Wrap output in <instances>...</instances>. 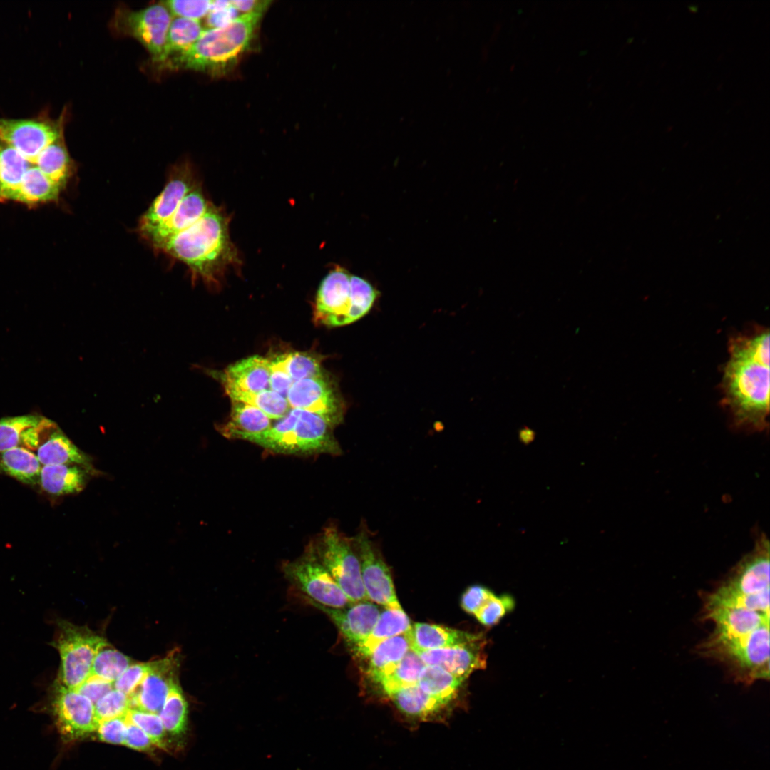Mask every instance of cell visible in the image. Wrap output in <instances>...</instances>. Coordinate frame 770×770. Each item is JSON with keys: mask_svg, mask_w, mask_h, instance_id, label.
<instances>
[{"mask_svg": "<svg viewBox=\"0 0 770 770\" xmlns=\"http://www.w3.org/2000/svg\"><path fill=\"white\" fill-rule=\"evenodd\" d=\"M721 383L722 406L732 425L748 432L768 428L769 330L756 327L730 338Z\"/></svg>", "mask_w": 770, "mask_h": 770, "instance_id": "cell-1", "label": "cell"}, {"mask_svg": "<svg viewBox=\"0 0 770 770\" xmlns=\"http://www.w3.org/2000/svg\"><path fill=\"white\" fill-rule=\"evenodd\" d=\"M158 251L183 262L193 284L200 280L211 289L220 286L228 269L240 263L230 239L228 217L212 203L200 219Z\"/></svg>", "mask_w": 770, "mask_h": 770, "instance_id": "cell-2", "label": "cell"}, {"mask_svg": "<svg viewBox=\"0 0 770 770\" xmlns=\"http://www.w3.org/2000/svg\"><path fill=\"white\" fill-rule=\"evenodd\" d=\"M262 16V13L241 14L223 27L206 29L189 50L159 65L170 70L222 71L249 48Z\"/></svg>", "mask_w": 770, "mask_h": 770, "instance_id": "cell-3", "label": "cell"}, {"mask_svg": "<svg viewBox=\"0 0 770 770\" xmlns=\"http://www.w3.org/2000/svg\"><path fill=\"white\" fill-rule=\"evenodd\" d=\"M332 428L317 414L290 409L269 429L244 440L277 453L337 455L342 450L332 434Z\"/></svg>", "mask_w": 770, "mask_h": 770, "instance_id": "cell-4", "label": "cell"}, {"mask_svg": "<svg viewBox=\"0 0 770 770\" xmlns=\"http://www.w3.org/2000/svg\"><path fill=\"white\" fill-rule=\"evenodd\" d=\"M378 295L379 292L367 280L337 266L320 283L314 322L331 327L351 324L369 312Z\"/></svg>", "mask_w": 770, "mask_h": 770, "instance_id": "cell-5", "label": "cell"}, {"mask_svg": "<svg viewBox=\"0 0 770 770\" xmlns=\"http://www.w3.org/2000/svg\"><path fill=\"white\" fill-rule=\"evenodd\" d=\"M707 657L724 663L734 678L750 684L769 679V622L749 634L722 638L709 636L698 648Z\"/></svg>", "mask_w": 770, "mask_h": 770, "instance_id": "cell-6", "label": "cell"}, {"mask_svg": "<svg viewBox=\"0 0 770 770\" xmlns=\"http://www.w3.org/2000/svg\"><path fill=\"white\" fill-rule=\"evenodd\" d=\"M56 627V636L51 642L60 656L56 681L66 687L76 689L90 676L98 651L108 643L103 637L86 626L61 620L57 621Z\"/></svg>", "mask_w": 770, "mask_h": 770, "instance_id": "cell-7", "label": "cell"}, {"mask_svg": "<svg viewBox=\"0 0 770 770\" xmlns=\"http://www.w3.org/2000/svg\"><path fill=\"white\" fill-rule=\"evenodd\" d=\"M311 549L351 604L369 600L352 540L344 536L336 527L329 526L317 545Z\"/></svg>", "mask_w": 770, "mask_h": 770, "instance_id": "cell-8", "label": "cell"}, {"mask_svg": "<svg viewBox=\"0 0 770 770\" xmlns=\"http://www.w3.org/2000/svg\"><path fill=\"white\" fill-rule=\"evenodd\" d=\"M172 16L163 2L138 11L120 6L115 9L111 24L118 34L137 39L148 51L153 61L160 64L165 59Z\"/></svg>", "mask_w": 770, "mask_h": 770, "instance_id": "cell-9", "label": "cell"}, {"mask_svg": "<svg viewBox=\"0 0 770 770\" xmlns=\"http://www.w3.org/2000/svg\"><path fill=\"white\" fill-rule=\"evenodd\" d=\"M66 109L57 119L44 111L29 118H0V138L32 165L40 153L63 133Z\"/></svg>", "mask_w": 770, "mask_h": 770, "instance_id": "cell-10", "label": "cell"}, {"mask_svg": "<svg viewBox=\"0 0 770 770\" xmlns=\"http://www.w3.org/2000/svg\"><path fill=\"white\" fill-rule=\"evenodd\" d=\"M284 575L307 599L332 608H344L351 603L310 549L302 558L286 563Z\"/></svg>", "mask_w": 770, "mask_h": 770, "instance_id": "cell-11", "label": "cell"}, {"mask_svg": "<svg viewBox=\"0 0 770 770\" xmlns=\"http://www.w3.org/2000/svg\"><path fill=\"white\" fill-rule=\"evenodd\" d=\"M352 543L360 562L362 582L368 600L385 608L402 609L390 571L366 525L362 526Z\"/></svg>", "mask_w": 770, "mask_h": 770, "instance_id": "cell-12", "label": "cell"}, {"mask_svg": "<svg viewBox=\"0 0 770 770\" xmlns=\"http://www.w3.org/2000/svg\"><path fill=\"white\" fill-rule=\"evenodd\" d=\"M51 708L57 729L66 741H75L96 732L98 721L94 704L84 695L55 680Z\"/></svg>", "mask_w": 770, "mask_h": 770, "instance_id": "cell-13", "label": "cell"}, {"mask_svg": "<svg viewBox=\"0 0 770 770\" xmlns=\"http://www.w3.org/2000/svg\"><path fill=\"white\" fill-rule=\"evenodd\" d=\"M286 399L291 409L317 414L332 427L342 420L344 411L342 399L324 374L294 382Z\"/></svg>", "mask_w": 770, "mask_h": 770, "instance_id": "cell-14", "label": "cell"}, {"mask_svg": "<svg viewBox=\"0 0 770 770\" xmlns=\"http://www.w3.org/2000/svg\"><path fill=\"white\" fill-rule=\"evenodd\" d=\"M198 185L189 163L181 162L173 165L164 188L140 217L138 225L139 234L143 235L168 220L186 195Z\"/></svg>", "mask_w": 770, "mask_h": 770, "instance_id": "cell-15", "label": "cell"}, {"mask_svg": "<svg viewBox=\"0 0 770 770\" xmlns=\"http://www.w3.org/2000/svg\"><path fill=\"white\" fill-rule=\"evenodd\" d=\"M770 546L763 532L757 534L754 547L733 568L721 585L744 594H756L769 588Z\"/></svg>", "mask_w": 770, "mask_h": 770, "instance_id": "cell-16", "label": "cell"}, {"mask_svg": "<svg viewBox=\"0 0 770 770\" xmlns=\"http://www.w3.org/2000/svg\"><path fill=\"white\" fill-rule=\"evenodd\" d=\"M179 659L177 651L150 662V667L143 682L129 697L131 708L159 714L171 685L178 679Z\"/></svg>", "mask_w": 770, "mask_h": 770, "instance_id": "cell-17", "label": "cell"}, {"mask_svg": "<svg viewBox=\"0 0 770 770\" xmlns=\"http://www.w3.org/2000/svg\"><path fill=\"white\" fill-rule=\"evenodd\" d=\"M308 601L331 619L351 648L367 638L380 614L379 607L369 600L351 604L341 609L327 607L312 600Z\"/></svg>", "mask_w": 770, "mask_h": 770, "instance_id": "cell-18", "label": "cell"}, {"mask_svg": "<svg viewBox=\"0 0 770 770\" xmlns=\"http://www.w3.org/2000/svg\"><path fill=\"white\" fill-rule=\"evenodd\" d=\"M486 639L467 645L416 652L426 665L437 666L466 680L476 670L486 668Z\"/></svg>", "mask_w": 770, "mask_h": 770, "instance_id": "cell-19", "label": "cell"}, {"mask_svg": "<svg viewBox=\"0 0 770 770\" xmlns=\"http://www.w3.org/2000/svg\"><path fill=\"white\" fill-rule=\"evenodd\" d=\"M210 205L199 184L186 195L168 220L141 236L155 251H158L170 238L200 219Z\"/></svg>", "mask_w": 770, "mask_h": 770, "instance_id": "cell-20", "label": "cell"}, {"mask_svg": "<svg viewBox=\"0 0 770 770\" xmlns=\"http://www.w3.org/2000/svg\"><path fill=\"white\" fill-rule=\"evenodd\" d=\"M57 425L41 416L27 414L0 419V451L15 447L36 450Z\"/></svg>", "mask_w": 770, "mask_h": 770, "instance_id": "cell-21", "label": "cell"}, {"mask_svg": "<svg viewBox=\"0 0 770 770\" xmlns=\"http://www.w3.org/2000/svg\"><path fill=\"white\" fill-rule=\"evenodd\" d=\"M704 617L715 625L711 636L732 638L751 633L769 622V614L741 608L716 607L704 609Z\"/></svg>", "mask_w": 770, "mask_h": 770, "instance_id": "cell-22", "label": "cell"}, {"mask_svg": "<svg viewBox=\"0 0 770 770\" xmlns=\"http://www.w3.org/2000/svg\"><path fill=\"white\" fill-rule=\"evenodd\" d=\"M408 634L415 652L467 645L485 639L482 634L421 622L411 625Z\"/></svg>", "mask_w": 770, "mask_h": 770, "instance_id": "cell-23", "label": "cell"}, {"mask_svg": "<svg viewBox=\"0 0 770 770\" xmlns=\"http://www.w3.org/2000/svg\"><path fill=\"white\" fill-rule=\"evenodd\" d=\"M270 360L254 355L229 366L217 375L222 385L256 393L270 389Z\"/></svg>", "mask_w": 770, "mask_h": 770, "instance_id": "cell-24", "label": "cell"}, {"mask_svg": "<svg viewBox=\"0 0 770 770\" xmlns=\"http://www.w3.org/2000/svg\"><path fill=\"white\" fill-rule=\"evenodd\" d=\"M36 451L42 466L74 464L84 468L91 475L98 473L91 458L81 451L58 427L46 436Z\"/></svg>", "mask_w": 770, "mask_h": 770, "instance_id": "cell-25", "label": "cell"}, {"mask_svg": "<svg viewBox=\"0 0 770 770\" xmlns=\"http://www.w3.org/2000/svg\"><path fill=\"white\" fill-rule=\"evenodd\" d=\"M90 475L86 469L74 464L43 466L38 485L52 496L76 494L84 489Z\"/></svg>", "mask_w": 770, "mask_h": 770, "instance_id": "cell-26", "label": "cell"}, {"mask_svg": "<svg viewBox=\"0 0 770 770\" xmlns=\"http://www.w3.org/2000/svg\"><path fill=\"white\" fill-rule=\"evenodd\" d=\"M231 401L230 419L217 426L225 437L244 440L247 436L265 431L272 426V419L259 409L239 401Z\"/></svg>", "mask_w": 770, "mask_h": 770, "instance_id": "cell-27", "label": "cell"}, {"mask_svg": "<svg viewBox=\"0 0 770 770\" xmlns=\"http://www.w3.org/2000/svg\"><path fill=\"white\" fill-rule=\"evenodd\" d=\"M408 632L381 642L366 656L367 674L376 683L389 674L411 650Z\"/></svg>", "mask_w": 770, "mask_h": 770, "instance_id": "cell-28", "label": "cell"}, {"mask_svg": "<svg viewBox=\"0 0 770 770\" xmlns=\"http://www.w3.org/2000/svg\"><path fill=\"white\" fill-rule=\"evenodd\" d=\"M34 165L63 189L66 188L75 172V163L66 145L63 133L40 153Z\"/></svg>", "mask_w": 770, "mask_h": 770, "instance_id": "cell-29", "label": "cell"}, {"mask_svg": "<svg viewBox=\"0 0 770 770\" xmlns=\"http://www.w3.org/2000/svg\"><path fill=\"white\" fill-rule=\"evenodd\" d=\"M62 190L59 185L33 165L24 174L13 201L28 206L56 202Z\"/></svg>", "mask_w": 770, "mask_h": 770, "instance_id": "cell-30", "label": "cell"}, {"mask_svg": "<svg viewBox=\"0 0 770 770\" xmlns=\"http://www.w3.org/2000/svg\"><path fill=\"white\" fill-rule=\"evenodd\" d=\"M411 628V621L403 609L386 608L380 612L379 618L367 638L352 648V650L359 657H366L371 650L381 642L407 633Z\"/></svg>", "mask_w": 770, "mask_h": 770, "instance_id": "cell-31", "label": "cell"}, {"mask_svg": "<svg viewBox=\"0 0 770 770\" xmlns=\"http://www.w3.org/2000/svg\"><path fill=\"white\" fill-rule=\"evenodd\" d=\"M33 165L0 138V202L13 201L24 175Z\"/></svg>", "mask_w": 770, "mask_h": 770, "instance_id": "cell-32", "label": "cell"}, {"mask_svg": "<svg viewBox=\"0 0 770 770\" xmlns=\"http://www.w3.org/2000/svg\"><path fill=\"white\" fill-rule=\"evenodd\" d=\"M42 468L36 455L24 447L0 451V473L27 485H38Z\"/></svg>", "mask_w": 770, "mask_h": 770, "instance_id": "cell-33", "label": "cell"}, {"mask_svg": "<svg viewBox=\"0 0 770 770\" xmlns=\"http://www.w3.org/2000/svg\"><path fill=\"white\" fill-rule=\"evenodd\" d=\"M388 697L401 713L421 720L430 719L446 707L425 693L417 684L399 690Z\"/></svg>", "mask_w": 770, "mask_h": 770, "instance_id": "cell-34", "label": "cell"}, {"mask_svg": "<svg viewBox=\"0 0 770 770\" xmlns=\"http://www.w3.org/2000/svg\"><path fill=\"white\" fill-rule=\"evenodd\" d=\"M769 588L756 594H744L719 585L704 598V609L724 607L769 614Z\"/></svg>", "mask_w": 770, "mask_h": 770, "instance_id": "cell-35", "label": "cell"}, {"mask_svg": "<svg viewBox=\"0 0 770 770\" xmlns=\"http://www.w3.org/2000/svg\"><path fill=\"white\" fill-rule=\"evenodd\" d=\"M463 682L462 679L439 667L425 665L417 685L425 693L447 706L456 696Z\"/></svg>", "mask_w": 770, "mask_h": 770, "instance_id": "cell-36", "label": "cell"}, {"mask_svg": "<svg viewBox=\"0 0 770 770\" xmlns=\"http://www.w3.org/2000/svg\"><path fill=\"white\" fill-rule=\"evenodd\" d=\"M222 386L231 400L254 406L272 420L282 419L291 409L286 398L271 389L251 393L239 390L232 386Z\"/></svg>", "mask_w": 770, "mask_h": 770, "instance_id": "cell-37", "label": "cell"}, {"mask_svg": "<svg viewBox=\"0 0 770 770\" xmlns=\"http://www.w3.org/2000/svg\"><path fill=\"white\" fill-rule=\"evenodd\" d=\"M425 665L419 655L411 650L378 684L389 697L399 690L417 684Z\"/></svg>", "mask_w": 770, "mask_h": 770, "instance_id": "cell-38", "label": "cell"}, {"mask_svg": "<svg viewBox=\"0 0 770 770\" xmlns=\"http://www.w3.org/2000/svg\"><path fill=\"white\" fill-rule=\"evenodd\" d=\"M204 30L200 20L173 18L168 31L165 61L189 50L199 39Z\"/></svg>", "mask_w": 770, "mask_h": 770, "instance_id": "cell-39", "label": "cell"}, {"mask_svg": "<svg viewBox=\"0 0 770 770\" xmlns=\"http://www.w3.org/2000/svg\"><path fill=\"white\" fill-rule=\"evenodd\" d=\"M166 732L180 735L187 727L188 703L178 680L170 687L165 703L158 714Z\"/></svg>", "mask_w": 770, "mask_h": 770, "instance_id": "cell-40", "label": "cell"}, {"mask_svg": "<svg viewBox=\"0 0 770 770\" xmlns=\"http://www.w3.org/2000/svg\"><path fill=\"white\" fill-rule=\"evenodd\" d=\"M133 663L128 656L107 645L96 655L91 674L113 684Z\"/></svg>", "mask_w": 770, "mask_h": 770, "instance_id": "cell-41", "label": "cell"}, {"mask_svg": "<svg viewBox=\"0 0 770 770\" xmlns=\"http://www.w3.org/2000/svg\"><path fill=\"white\" fill-rule=\"evenodd\" d=\"M282 366L294 382L323 375L319 359L305 352H292L279 356Z\"/></svg>", "mask_w": 770, "mask_h": 770, "instance_id": "cell-42", "label": "cell"}, {"mask_svg": "<svg viewBox=\"0 0 770 770\" xmlns=\"http://www.w3.org/2000/svg\"><path fill=\"white\" fill-rule=\"evenodd\" d=\"M94 708L98 722L125 716L131 708L130 699L123 692L113 688L94 704Z\"/></svg>", "mask_w": 770, "mask_h": 770, "instance_id": "cell-43", "label": "cell"}, {"mask_svg": "<svg viewBox=\"0 0 770 770\" xmlns=\"http://www.w3.org/2000/svg\"><path fill=\"white\" fill-rule=\"evenodd\" d=\"M126 718L139 727L150 739L153 744L163 747L165 730L158 714L130 708Z\"/></svg>", "mask_w": 770, "mask_h": 770, "instance_id": "cell-44", "label": "cell"}, {"mask_svg": "<svg viewBox=\"0 0 770 770\" xmlns=\"http://www.w3.org/2000/svg\"><path fill=\"white\" fill-rule=\"evenodd\" d=\"M514 606V600L510 595L497 596L493 593L474 616L482 625L492 626L511 611Z\"/></svg>", "mask_w": 770, "mask_h": 770, "instance_id": "cell-45", "label": "cell"}, {"mask_svg": "<svg viewBox=\"0 0 770 770\" xmlns=\"http://www.w3.org/2000/svg\"><path fill=\"white\" fill-rule=\"evenodd\" d=\"M163 3L175 17L200 20L207 15L212 1L169 0Z\"/></svg>", "mask_w": 770, "mask_h": 770, "instance_id": "cell-46", "label": "cell"}, {"mask_svg": "<svg viewBox=\"0 0 770 770\" xmlns=\"http://www.w3.org/2000/svg\"><path fill=\"white\" fill-rule=\"evenodd\" d=\"M150 667V662L133 663L113 682V688L130 697L143 682Z\"/></svg>", "mask_w": 770, "mask_h": 770, "instance_id": "cell-47", "label": "cell"}, {"mask_svg": "<svg viewBox=\"0 0 770 770\" xmlns=\"http://www.w3.org/2000/svg\"><path fill=\"white\" fill-rule=\"evenodd\" d=\"M240 15L231 1H212L209 12L205 17L207 29L223 27Z\"/></svg>", "mask_w": 770, "mask_h": 770, "instance_id": "cell-48", "label": "cell"}, {"mask_svg": "<svg viewBox=\"0 0 770 770\" xmlns=\"http://www.w3.org/2000/svg\"><path fill=\"white\" fill-rule=\"evenodd\" d=\"M127 730L126 715L98 722L96 729L100 740L115 744H124Z\"/></svg>", "mask_w": 770, "mask_h": 770, "instance_id": "cell-49", "label": "cell"}, {"mask_svg": "<svg viewBox=\"0 0 770 770\" xmlns=\"http://www.w3.org/2000/svg\"><path fill=\"white\" fill-rule=\"evenodd\" d=\"M493 594V592L485 587L471 586L461 597V607L464 611L474 615Z\"/></svg>", "mask_w": 770, "mask_h": 770, "instance_id": "cell-50", "label": "cell"}, {"mask_svg": "<svg viewBox=\"0 0 770 770\" xmlns=\"http://www.w3.org/2000/svg\"><path fill=\"white\" fill-rule=\"evenodd\" d=\"M294 381L284 370L279 356L270 361V389L287 398Z\"/></svg>", "mask_w": 770, "mask_h": 770, "instance_id": "cell-51", "label": "cell"}, {"mask_svg": "<svg viewBox=\"0 0 770 770\" xmlns=\"http://www.w3.org/2000/svg\"><path fill=\"white\" fill-rule=\"evenodd\" d=\"M113 689V683L91 674L76 690L86 697L93 704H95L101 697Z\"/></svg>", "mask_w": 770, "mask_h": 770, "instance_id": "cell-52", "label": "cell"}, {"mask_svg": "<svg viewBox=\"0 0 770 770\" xmlns=\"http://www.w3.org/2000/svg\"><path fill=\"white\" fill-rule=\"evenodd\" d=\"M127 730L124 745L139 750H149L154 745L149 736L137 725L127 718Z\"/></svg>", "mask_w": 770, "mask_h": 770, "instance_id": "cell-53", "label": "cell"}, {"mask_svg": "<svg viewBox=\"0 0 770 770\" xmlns=\"http://www.w3.org/2000/svg\"><path fill=\"white\" fill-rule=\"evenodd\" d=\"M232 5L242 14L263 13L268 7L270 1L261 0L231 1Z\"/></svg>", "mask_w": 770, "mask_h": 770, "instance_id": "cell-54", "label": "cell"}, {"mask_svg": "<svg viewBox=\"0 0 770 770\" xmlns=\"http://www.w3.org/2000/svg\"><path fill=\"white\" fill-rule=\"evenodd\" d=\"M519 437L524 443H528L534 439L535 433L529 428L525 427L520 431Z\"/></svg>", "mask_w": 770, "mask_h": 770, "instance_id": "cell-55", "label": "cell"}]
</instances>
